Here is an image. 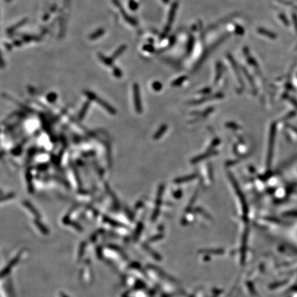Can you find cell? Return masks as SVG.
<instances>
[{
    "instance_id": "11",
    "label": "cell",
    "mask_w": 297,
    "mask_h": 297,
    "mask_svg": "<svg viewBox=\"0 0 297 297\" xmlns=\"http://www.w3.org/2000/svg\"><path fill=\"white\" fill-rule=\"evenodd\" d=\"M113 74L117 78H120L122 77V71L117 67H114L113 68Z\"/></svg>"
},
{
    "instance_id": "10",
    "label": "cell",
    "mask_w": 297,
    "mask_h": 297,
    "mask_svg": "<svg viewBox=\"0 0 297 297\" xmlns=\"http://www.w3.org/2000/svg\"><path fill=\"white\" fill-rule=\"evenodd\" d=\"M129 8L132 11H135L138 9V4L135 0H129Z\"/></svg>"
},
{
    "instance_id": "17",
    "label": "cell",
    "mask_w": 297,
    "mask_h": 297,
    "mask_svg": "<svg viewBox=\"0 0 297 297\" xmlns=\"http://www.w3.org/2000/svg\"><path fill=\"white\" fill-rule=\"evenodd\" d=\"M70 1V0H64V4H65H65H67V3H68V1Z\"/></svg>"
},
{
    "instance_id": "12",
    "label": "cell",
    "mask_w": 297,
    "mask_h": 297,
    "mask_svg": "<svg viewBox=\"0 0 297 297\" xmlns=\"http://www.w3.org/2000/svg\"><path fill=\"white\" fill-rule=\"evenodd\" d=\"M142 49H143L144 50L148 52V53H153L154 50H155L154 49L153 46L151 45V44H146V45H144L143 47H142Z\"/></svg>"
},
{
    "instance_id": "16",
    "label": "cell",
    "mask_w": 297,
    "mask_h": 297,
    "mask_svg": "<svg viewBox=\"0 0 297 297\" xmlns=\"http://www.w3.org/2000/svg\"><path fill=\"white\" fill-rule=\"evenodd\" d=\"M162 1H163L164 3L167 4L168 2V1H169V0H162Z\"/></svg>"
},
{
    "instance_id": "15",
    "label": "cell",
    "mask_w": 297,
    "mask_h": 297,
    "mask_svg": "<svg viewBox=\"0 0 297 297\" xmlns=\"http://www.w3.org/2000/svg\"><path fill=\"white\" fill-rule=\"evenodd\" d=\"M49 17H50V15H49V14H48V13L45 14V15L43 16V20H45V21H46V20H48V18H49Z\"/></svg>"
},
{
    "instance_id": "14",
    "label": "cell",
    "mask_w": 297,
    "mask_h": 297,
    "mask_svg": "<svg viewBox=\"0 0 297 297\" xmlns=\"http://www.w3.org/2000/svg\"><path fill=\"white\" fill-rule=\"evenodd\" d=\"M13 45L15 46H20L21 45V41L19 40H15L13 41Z\"/></svg>"
},
{
    "instance_id": "13",
    "label": "cell",
    "mask_w": 297,
    "mask_h": 297,
    "mask_svg": "<svg viewBox=\"0 0 297 297\" xmlns=\"http://www.w3.org/2000/svg\"><path fill=\"white\" fill-rule=\"evenodd\" d=\"M56 97H57V95L55 93H50L49 95L48 96V100L49 101L53 102L56 100Z\"/></svg>"
},
{
    "instance_id": "18",
    "label": "cell",
    "mask_w": 297,
    "mask_h": 297,
    "mask_svg": "<svg viewBox=\"0 0 297 297\" xmlns=\"http://www.w3.org/2000/svg\"><path fill=\"white\" fill-rule=\"evenodd\" d=\"M6 1H11V0H6Z\"/></svg>"
},
{
    "instance_id": "8",
    "label": "cell",
    "mask_w": 297,
    "mask_h": 297,
    "mask_svg": "<svg viewBox=\"0 0 297 297\" xmlns=\"http://www.w3.org/2000/svg\"><path fill=\"white\" fill-rule=\"evenodd\" d=\"M257 32L259 34H261V35H264V36H266V37H270V38H272V39H274V38L276 37V35H274V34L271 33V32H270V31H267V30H266V29L261 28H258Z\"/></svg>"
},
{
    "instance_id": "5",
    "label": "cell",
    "mask_w": 297,
    "mask_h": 297,
    "mask_svg": "<svg viewBox=\"0 0 297 297\" xmlns=\"http://www.w3.org/2000/svg\"><path fill=\"white\" fill-rule=\"evenodd\" d=\"M177 8H178V4L177 3H174L173 4V6H172L171 9L170 10L169 15H168V26L171 25V23H173V21L174 17H175V15H176V11H177Z\"/></svg>"
},
{
    "instance_id": "4",
    "label": "cell",
    "mask_w": 297,
    "mask_h": 297,
    "mask_svg": "<svg viewBox=\"0 0 297 297\" xmlns=\"http://www.w3.org/2000/svg\"><path fill=\"white\" fill-rule=\"evenodd\" d=\"M105 29L103 28H100L92 33L91 35L89 36V38L90 40H96L98 39L99 37H101L103 36L104 34H105Z\"/></svg>"
},
{
    "instance_id": "6",
    "label": "cell",
    "mask_w": 297,
    "mask_h": 297,
    "mask_svg": "<svg viewBox=\"0 0 297 297\" xmlns=\"http://www.w3.org/2000/svg\"><path fill=\"white\" fill-rule=\"evenodd\" d=\"M98 57L100 59V60H101V61L102 62H103V63L104 64H105V65H107V66H112V65H113L114 59H112V57H105V55H103V54H101V53H98Z\"/></svg>"
},
{
    "instance_id": "1",
    "label": "cell",
    "mask_w": 297,
    "mask_h": 297,
    "mask_svg": "<svg viewBox=\"0 0 297 297\" xmlns=\"http://www.w3.org/2000/svg\"><path fill=\"white\" fill-rule=\"evenodd\" d=\"M112 2H113L114 4L115 5V6L118 8L120 14H121L122 16V17L124 18V19H125L126 21H127V23H129L132 26L137 25V21H136V20L134 19V18L131 17V16L125 11V10L124 9L123 6H122L121 4H120L119 0H112Z\"/></svg>"
},
{
    "instance_id": "3",
    "label": "cell",
    "mask_w": 297,
    "mask_h": 297,
    "mask_svg": "<svg viewBox=\"0 0 297 297\" xmlns=\"http://www.w3.org/2000/svg\"><path fill=\"white\" fill-rule=\"evenodd\" d=\"M27 21H28L27 18H24V19H21V21L17 22V23H15V25H13V26L9 28H8V30H7V33H13V32H15L16 30H17L18 28H19L20 27L23 26V25H25V24L27 23Z\"/></svg>"
},
{
    "instance_id": "2",
    "label": "cell",
    "mask_w": 297,
    "mask_h": 297,
    "mask_svg": "<svg viewBox=\"0 0 297 297\" xmlns=\"http://www.w3.org/2000/svg\"><path fill=\"white\" fill-rule=\"evenodd\" d=\"M134 98H135V105L136 107V109L138 111L140 109V90L139 87L137 84H134Z\"/></svg>"
},
{
    "instance_id": "9",
    "label": "cell",
    "mask_w": 297,
    "mask_h": 297,
    "mask_svg": "<svg viewBox=\"0 0 297 297\" xmlns=\"http://www.w3.org/2000/svg\"><path fill=\"white\" fill-rule=\"evenodd\" d=\"M22 39H23V41L25 42H30L32 41H39V39L37 37H36L35 35H23L22 37Z\"/></svg>"
},
{
    "instance_id": "7",
    "label": "cell",
    "mask_w": 297,
    "mask_h": 297,
    "mask_svg": "<svg viewBox=\"0 0 297 297\" xmlns=\"http://www.w3.org/2000/svg\"><path fill=\"white\" fill-rule=\"evenodd\" d=\"M126 49H127V46H126L125 45H120V47H118L117 48V50H116V51L113 53V55H112V58L114 60L116 59L117 58L119 57L120 56L124 53V52L125 51Z\"/></svg>"
}]
</instances>
